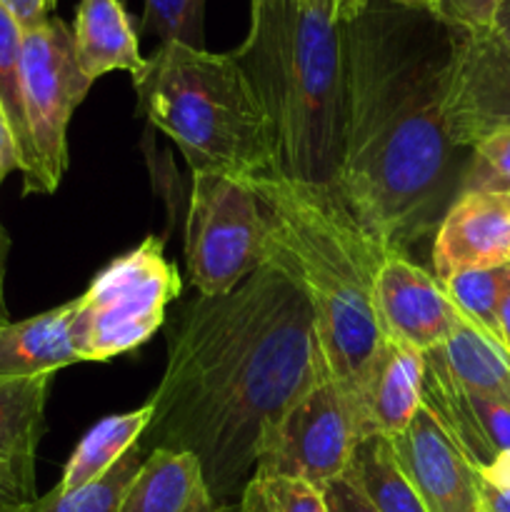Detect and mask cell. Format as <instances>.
Masks as SVG:
<instances>
[{"mask_svg": "<svg viewBox=\"0 0 510 512\" xmlns=\"http://www.w3.org/2000/svg\"><path fill=\"white\" fill-rule=\"evenodd\" d=\"M325 378L313 308L268 263L230 293L198 295L180 310L140 445L145 455H195L215 500H225L253 475L263 430Z\"/></svg>", "mask_w": 510, "mask_h": 512, "instance_id": "6da1fadb", "label": "cell"}, {"mask_svg": "<svg viewBox=\"0 0 510 512\" xmlns=\"http://www.w3.org/2000/svg\"><path fill=\"white\" fill-rule=\"evenodd\" d=\"M458 28L370 0L345 23V138L333 190L383 253L438 228L458 195L445 88Z\"/></svg>", "mask_w": 510, "mask_h": 512, "instance_id": "7a4b0ae2", "label": "cell"}, {"mask_svg": "<svg viewBox=\"0 0 510 512\" xmlns=\"http://www.w3.org/2000/svg\"><path fill=\"white\" fill-rule=\"evenodd\" d=\"M240 180L263 205L268 263L308 298L330 378L348 393L385 343L375 320L373 285L388 253L370 240L328 185L278 173Z\"/></svg>", "mask_w": 510, "mask_h": 512, "instance_id": "3957f363", "label": "cell"}, {"mask_svg": "<svg viewBox=\"0 0 510 512\" xmlns=\"http://www.w3.org/2000/svg\"><path fill=\"white\" fill-rule=\"evenodd\" d=\"M233 60L273 133L275 173L333 188L345 138V23L330 5L250 0Z\"/></svg>", "mask_w": 510, "mask_h": 512, "instance_id": "277c9868", "label": "cell"}, {"mask_svg": "<svg viewBox=\"0 0 510 512\" xmlns=\"http://www.w3.org/2000/svg\"><path fill=\"white\" fill-rule=\"evenodd\" d=\"M133 88L145 118L178 145L193 173H275L268 118L230 53L160 45Z\"/></svg>", "mask_w": 510, "mask_h": 512, "instance_id": "5b68a950", "label": "cell"}, {"mask_svg": "<svg viewBox=\"0 0 510 512\" xmlns=\"http://www.w3.org/2000/svg\"><path fill=\"white\" fill-rule=\"evenodd\" d=\"M178 295L180 273L155 235L110 260L75 298L73 345L83 363H108L148 343Z\"/></svg>", "mask_w": 510, "mask_h": 512, "instance_id": "8992f818", "label": "cell"}, {"mask_svg": "<svg viewBox=\"0 0 510 512\" xmlns=\"http://www.w3.org/2000/svg\"><path fill=\"white\" fill-rule=\"evenodd\" d=\"M268 265V223L260 200L240 178L193 173L185 218V268L203 298L230 293Z\"/></svg>", "mask_w": 510, "mask_h": 512, "instance_id": "52a82bcc", "label": "cell"}, {"mask_svg": "<svg viewBox=\"0 0 510 512\" xmlns=\"http://www.w3.org/2000/svg\"><path fill=\"white\" fill-rule=\"evenodd\" d=\"M20 83L33 148V173L23 180V193L53 195L68 170V123L93 85L75 58L73 28L58 15L23 33Z\"/></svg>", "mask_w": 510, "mask_h": 512, "instance_id": "ba28073f", "label": "cell"}, {"mask_svg": "<svg viewBox=\"0 0 510 512\" xmlns=\"http://www.w3.org/2000/svg\"><path fill=\"white\" fill-rule=\"evenodd\" d=\"M343 388L325 378L260 435L258 475H285L325 490L350 470L358 448Z\"/></svg>", "mask_w": 510, "mask_h": 512, "instance_id": "9c48e42d", "label": "cell"}, {"mask_svg": "<svg viewBox=\"0 0 510 512\" xmlns=\"http://www.w3.org/2000/svg\"><path fill=\"white\" fill-rule=\"evenodd\" d=\"M445 125L455 148L510 130V45L493 33L458 30L445 88Z\"/></svg>", "mask_w": 510, "mask_h": 512, "instance_id": "30bf717a", "label": "cell"}, {"mask_svg": "<svg viewBox=\"0 0 510 512\" xmlns=\"http://www.w3.org/2000/svg\"><path fill=\"white\" fill-rule=\"evenodd\" d=\"M373 308L380 330L393 343L430 353L460 323L443 285L403 253H388L375 273Z\"/></svg>", "mask_w": 510, "mask_h": 512, "instance_id": "8fae6325", "label": "cell"}, {"mask_svg": "<svg viewBox=\"0 0 510 512\" xmlns=\"http://www.w3.org/2000/svg\"><path fill=\"white\" fill-rule=\"evenodd\" d=\"M390 448L428 512H480L478 470L428 405L420 403L408 428L390 440Z\"/></svg>", "mask_w": 510, "mask_h": 512, "instance_id": "7c38bea8", "label": "cell"}, {"mask_svg": "<svg viewBox=\"0 0 510 512\" xmlns=\"http://www.w3.org/2000/svg\"><path fill=\"white\" fill-rule=\"evenodd\" d=\"M423 378L425 353L385 338L358 383L345 393L358 443L393 440L403 433L423 403Z\"/></svg>", "mask_w": 510, "mask_h": 512, "instance_id": "4fadbf2b", "label": "cell"}, {"mask_svg": "<svg viewBox=\"0 0 510 512\" xmlns=\"http://www.w3.org/2000/svg\"><path fill=\"white\" fill-rule=\"evenodd\" d=\"M500 265H510V195H455L433 235L435 280Z\"/></svg>", "mask_w": 510, "mask_h": 512, "instance_id": "5bb4252c", "label": "cell"}, {"mask_svg": "<svg viewBox=\"0 0 510 512\" xmlns=\"http://www.w3.org/2000/svg\"><path fill=\"white\" fill-rule=\"evenodd\" d=\"M53 375L0 378V512H28L38 500L35 458Z\"/></svg>", "mask_w": 510, "mask_h": 512, "instance_id": "9a60e30c", "label": "cell"}, {"mask_svg": "<svg viewBox=\"0 0 510 512\" xmlns=\"http://www.w3.org/2000/svg\"><path fill=\"white\" fill-rule=\"evenodd\" d=\"M423 403L475 470L510 450V405L460 385L433 353H425Z\"/></svg>", "mask_w": 510, "mask_h": 512, "instance_id": "2e32d148", "label": "cell"}, {"mask_svg": "<svg viewBox=\"0 0 510 512\" xmlns=\"http://www.w3.org/2000/svg\"><path fill=\"white\" fill-rule=\"evenodd\" d=\"M118 512H220L195 455L155 448L125 490Z\"/></svg>", "mask_w": 510, "mask_h": 512, "instance_id": "e0dca14e", "label": "cell"}, {"mask_svg": "<svg viewBox=\"0 0 510 512\" xmlns=\"http://www.w3.org/2000/svg\"><path fill=\"white\" fill-rule=\"evenodd\" d=\"M75 300L53 310L0 325V378L20 380L55 375L83 363L73 345Z\"/></svg>", "mask_w": 510, "mask_h": 512, "instance_id": "ac0fdd59", "label": "cell"}, {"mask_svg": "<svg viewBox=\"0 0 510 512\" xmlns=\"http://www.w3.org/2000/svg\"><path fill=\"white\" fill-rule=\"evenodd\" d=\"M73 43L80 70L93 83L113 70H125L133 80L143 78L148 70L133 20L120 0H80Z\"/></svg>", "mask_w": 510, "mask_h": 512, "instance_id": "d6986e66", "label": "cell"}, {"mask_svg": "<svg viewBox=\"0 0 510 512\" xmlns=\"http://www.w3.org/2000/svg\"><path fill=\"white\" fill-rule=\"evenodd\" d=\"M150 418H153V403L148 400L143 408L108 415L100 423H95L83 435V440L75 445L58 488L68 493V490L85 488V485L103 478L133 445L140 443L143 433L148 430Z\"/></svg>", "mask_w": 510, "mask_h": 512, "instance_id": "ffe728a7", "label": "cell"}, {"mask_svg": "<svg viewBox=\"0 0 510 512\" xmlns=\"http://www.w3.org/2000/svg\"><path fill=\"white\" fill-rule=\"evenodd\" d=\"M430 353L460 385L510 405V353L468 320L460 318L448 340Z\"/></svg>", "mask_w": 510, "mask_h": 512, "instance_id": "44dd1931", "label": "cell"}, {"mask_svg": "<svg viewBox=\"0 0 510 512\" xmlns=\"http://www.w3.org/2000/svg\"><path fill=\"white\" fill-rule=\"evenodd\" d=\"M353 475L380 512H428L395 460L390 440L370 438L355 448Z\"/></svg>", "mask_w": 510, "mask_h": 512, "instance_id": "7402d4cb", "label": "cell"}, {"mask_svg": "<svg viewBox=\"0 0 510 512\" xmlns=\"http://www.w3.org/2000/svg\"><path fill=\"white\" fill-rule=\"evenodd\" d=\"M143 460V445H133L100 480L68 493L55 485L48 495L35 500L28 512H118L120 500L138 475Z\"/></svg>", "mask_w": 510, "mask_h": 512, "instance_id": "603a6c76", "label": "cell"}, {"mask_svg": "<svg viewBox=\"0 0 510 512\" xmlns=\"http://www.w3.org/2000/svg\"><path fill=\"white\" fill-rule=\"evenodd\" d=\"M508 268L510 265L485 270H463V273L450 275L448 280L440 283L460 318L468 320L473 328L488 335L503 350L505 345L503 338H500L498 308L500 298H503L505 280H508Z\"/></svg>", "mask_w": 510, "mask_h": 512, "instance_id": "cb8c5ba5", "label": "cell"}, {"mask_svg": "<svg viewBox=\"0 0 510 512\" xmlns=\"http://www.w3.org/2000/svg\"><path fill=\"white\" fill-rule=\"evenodd\" d=\"M20 53H23V28L15 23L8 10L0 8V105H3L10 128H13L20 160H23L20 173H23L25 180L33 173V148H30L28 123H25Z\"/></svg>", "mask_w": 510, "mask_h": 512, "instance_id": "d4e9b609", "label": "cell"}, {"mask_svg": "<svg viewBox=\"0 0 510 512\" xmlns=\"http://www.w3.org/2000/svg\"><path fill=\"white\" fill-rule=\"evenodd\" d=\"M240 512H328V503L305 480L253 473L240 493Z\"/></svg>", "mask_w": 510, "mask_h": 512, "instance_id": "484cf974", "label": "cell"}, {"mask_svg": "<svg viewBox=\"0 0 510 512\" xmlns=\"http://www.w3.org/2000/svg\"><path fill=\"white\" fill-rule=\"evenodd\" d=\"M205 0H145L143 28L160 45L183 43L205 48Z\"/></svg>", "mask_w": 510, "mask_h": 512, "instance_id": "4316f807", "label": "cell"}, {"mask_svg": "<svg viewBox=\"0 0 510 512\" xmlns=\"http://www.w3.org/2000/svg\"><path fill=\"white\" fill-rule=\"evenodd\" d=\"M460 193L510 195V130L473 145V155L460 175Z\"/></svg>", "mask_w": 510, "mask_h": 512, "instance_id": "83f0119b", "label": "cell"}, {"mask_svg": "<svg viewBox=\"0 0 510 512\" xmlns=\"http://www.w3.org/2000/svg\"><path fill=\"white\" fill-rule=\"evenodd\" d=\"M503 0H438L433 15L463 33H490Z\"/></svg>", "mask_w": 510, "mask_h": 512, "instance_id": "f1b7e54d", "label": "cell"}, {"mask_svg": "<svg viewBox=\"0 0 510 512\" xmlns=\"http://www.w3.org/2000/svg\"><path fill=\"white\" fill-rule=\"evenodd\" d=\"M323 493L325 503H328V512H380L373 503H370L365 490L360 488L353 470H348L343 478L330 483Z\"/></svg>", "mask_w": 510, "mask_h": 512, "instance_id": "f546056e", "label": "cell"}, {"mask_svg": "<svg viewBox=\"0 0 510 512\" xmlns=\"http://www.w3.org/2000/svg\"><path fill=\"white\" fill-rule=\"evenodd\" d=\"M0 8L13 15L15 23L25 30H33L50 18L48 0H0Z\"/></svg>", "mask_w": 510, "mask_h": 512, "instance_id": "4dcf8cb0", "label": "cell"}, {"mask_svg": "<svg viewBox=\"0 0 510 512\" xmlns=\"http://www.w3.org/2000/svg\"><path fill=\"white\" fill-rule=\"evenodd\" d=\"M23 168V160H20L18 143H15L13 128L8 123V115H5L3 105H0V185L8 178L13 170Z\"/></svg>", "mask_w": 510, "mask_h": 512, "instance_id": "1f68e13d", "label": "cell"}, {"mask_svg": "<svg viewBox=\"0 0 510 512\" xmlns=\"http://www.w3.org/2000/svg\"><path fill=\"white\" fill-rule=\"evenodd\" d=\"M478 475L485 483L493 485V488L510 493V450H503L500 455H495L493 463L488 468L478 470Z\"/></svg>", "mask_w": 510, "mask_h": 512, "instance_id": "d6a6232c", "label": "cell"}, {"mask_svg": "<svg viewBox=\"0 0 510 512\" xmlns=\"http://www.w3.org/2000/svg\"><path fill=\"white\" fill-rule=\"evenodd\" d=\"M478 495H480V512H510V493L493 488L485 483L483 478L478 480Z\"/></svg>", "mask_w": 510, "mask_h": 512, "instance_id": "836d02e7", "label": "cell"}, {"mask_svg": "<svg viewBox=\"0 0 510 512\" xmlns=\"http://www.w3.org/2000/svg\"><path fill=\"white\" fill-rule=\"evenodd\" d=\"M303 3H320V5H330L338 15L340 23H350V20L358 18L365 8L370 5V0H303Z\"/></svg>", "mask_w": 510, "mask_h": 512, "instance_id": "e575fe53", "label": "cell"}, {"mask_svg": "<svg viewBox=\"0 0 510 512\" xmlns=\"http://www.w3.org/2000/svg\"><path fill=\"white\" fill-rule=\"evenodd\" d=\"M8 250H10V238L5 233L3 223H0V325L10 323L8 318V308H5V260H8Z\"/></svg>", "mask_w": 510, "mask_h": 512, "instance_id": "d590c367", "label": "cell"}, {"mask_svg": "<svg viewBox=\"0 0 510 512\" xmlns=\"http://www.w3.org/2000/svg\"><path fill=\"white\" fill-rule=\"evenodd\" d=\"M498 323H500V338H503L505 350L510 353V268H508V280H505V288H503V298H500Z\"/></svg>", "mask_w": 510, "mask_h": 512, "instance_id": "8d00e7d4", "label": "cell"}, {"mask_svg": "<svg viewBox=\"0 0 510 512\" xmlns=\"http://www.w3.org/2000/svg\"><path fill=\"white\" fill-rule=\"evenodd\" d=\"M490 33H493L498 40H503V43L510 45V0H503L498 15H495V23Z\"/></svg>", "mask_w": 510, "mask_h": 512, "instance_id": "74e56055", "label": "cell"}, {"mask_svg": "<svg viewBox=\"0 0 510 512\" xmlns=\"http://www.w3.org/2000/svg\"><path fill=\"white\" fill-rule=\"evenodd\" d=\"M390 5H398V8H408V10H428L433 13L438 0H385Z\"/></svg>", "mask_w": 510, "mask_h": 512, "instance_id": "f35d334b", "label": "cell"}, {"mask_svg": "<svg viewBox=\"0 0 510 512\" xmlns=\"http://www.w3.org/2000/svg\"><path fill=\"white\" fill-rule=\"evenodd\" d=\"M55 5H58V0H48V8H50V13H53V10H55Z\"/></svg>", "mask_w": 510, "mask_h": 512, "instance_id": "ab89813d", "label": "cell"}]
</instances>
